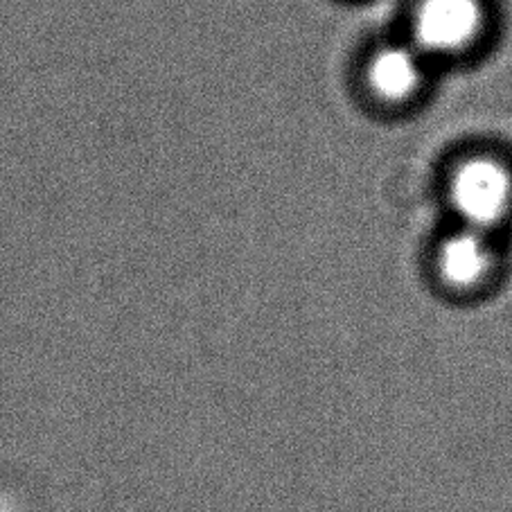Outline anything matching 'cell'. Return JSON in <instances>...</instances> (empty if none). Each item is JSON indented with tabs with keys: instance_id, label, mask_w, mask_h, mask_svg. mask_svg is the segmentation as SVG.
<instances>
[{
	"instance_id": "1",
	"label": "cell",
	"mask_w": 512,
	"mask_h": 512,
	"mask_svg": "<svg viewBox=\"0 0 512 512\" xmlns=\"http://www.w3.org/2000/svg\"><path fill=\"white\" fill-rule=\"evenodd\" d=\"M445 199L456 226L494 235L512 215V165L490 152L456 158L447 170Z\"/></svg>"
},
{
	"instance_id": "2",
	"label": "cell",
	"mask_w": 512,
	"mask_h": 512,
	"mask_svg": "<svg viewBox=\"0 0 512 512\" xmlns=\"http://www.w3.org/2000/svg\"><path fill=\"white\" fill-rule=\"evenodd\" d=\"M488 25V0H413L404 39L431 64L467 55L479 46Z\"/></svg>"
},
{
	"instance_id": "3",
	"label": "cell",
	"mask_w": 512,
	"mask_h": 512,
	"mask_svg": "<svg viewBox=\"0 0 512 512\" xmlns=\"http://www.w3.org/2000/svg\"><path fill=\"white\" fill-rule=\"evenodd\" d=\"M431 267L436 280L452 294H479L497 278L501 251L494 235L456 226L436 242Z\"/></svg>"
},
{
	"instance_id": "4",
	"label": "cell",
	"mask_w": 512,
	"mask_h": 512,
	"mask_svg": "<svg viewBox=\"0 0 512 512\" xmlns=\"http://www.w3.org/2000/svg\"><path fill=\"white\" fill-rule=\"evenodd\" d=\"M429 61L406 39L370 48L364 61V84L370 97L386 107H404L425 91Z\"/></svg>"
}]
</instances>
